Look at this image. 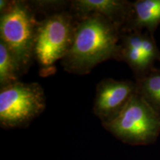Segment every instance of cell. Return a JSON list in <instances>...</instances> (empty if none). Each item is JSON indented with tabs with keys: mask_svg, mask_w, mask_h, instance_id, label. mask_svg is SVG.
<instances>
[{
	"mask_svg": "<svg viewBox=\"0 0 160 160\" xmlns=\"http://www.w3.org/2000/svg\"><path fill=\"white\" fill-rule=\"evenodd\" d=\"M103 126L126 142L146 144L160 133V116L136 93L120 114Z\"/></svg>",
	"mask_w": 160,
	"mask_h": 160,
	"instance_id": "obj_5",
	"label": "cell"
},
{
	"mask_svg": "<svg viewBox=\"0 0 160 160\" xmlns=\"http://www.w3.org/2000/svg\"><path fill=\"white\" fill-rule=\"evenodd\" d=\"M142 50L146 59L151 65L153 66L156 60H160V51L153 34L148 31L142 33Z\"/></svg>",
	"mask_w": 160,
	"mask_h": 160,
	"instance_id": "obj_12",
	"label": "cell"
},
{
	"mask_svg": "<svg viewBox=\"0 0 160 160\" xmlns=\"http://www.w3.org/2000/svg\"><path fill=\"white\" fill-rule=\"evenodd\" d=\"M22 74L11 51L0 41V88L19 81Z\"/></svg>",
	"mask_w": 160,
	"mask_h": 160,
	"instance_id": "obj_11",
	"label": "cell"
},
{
	"mask_svg": "<svg viewBox=\"0 0 160 160\" xmlns=\"http://www.w3.org/2000/svg\"><path fill=\"white\" fill-rule=\"evenodd\" d=\"M135 82L137 93L160 116V70H152Z\"/></svg>",
	"mask_w": 160,
	"mask_h": 160,
	"instance_id": "obj_10",
	"label": "cell"
},
{
	"mask_svg": "<svg viewBox=\"0 0 160 160\" xmlns=\"http://www.w3.org/2000/svg\"><path fill=\"white\" fill-rule=\"evenodd\" d=\"M142 31H123L121 32L118 61L124 62L134 73L136 79L147 74L153 66L148 63L142 50Z\"/></svg>",
	"mask_w": 160,
	"mask_h": 160,
	"instance_id": "obj_8",
	"label": "cell"
},
{
	"mask_svg": "<svg viewBox=\"0 0 160 160\" xmlns=\"http://www.w3.org/2000/svg\"><path fill=\"white\" fill-rule=\"evenodd\" d=\"M76 19L73 43L61 61L65 71L85 75L103 62L118 61L122 32L119 26L98 14Z\"/></svg>",
	"mask_w": 160,
	"mask_h": 160,
	"instance_id": "obj_1",
	"label": "cell"
},
{
	"mask_svg": "<svg viewBox=\"0 0 160 160\" xmlns=\"http://www.w3.org/2000/svg\"><path fill=\"white\" fill-rule=\"evenodd\" d=\"M45 96L37 82L18 81L0 88V124L4 128L27 125L45 109Z\"/></svg>",
	"mask_w": 160,
	"mask_h": 160,
	"instance_id": "obj_4",
	"label": "cell"
},
{
	"mask_svg": "<svg viewBox=\"0 0 160 160\" xmlns=\"http://www.w3.org/2000/svg\"><path fill=\"white\" fill-rule=\"evenodd\" d=\"M132 2L126 0H74L71 1L69 11L76 19L98 14L111 20L122 30L128 23Z\"/></svg>",
	"mask_w": 160,
	"mask_h": 160,
	"instance_id": "obj_7",
	"label": "cell"
},
{
	"mask_svg": "<svg viewBox=\"0 0 160 160\" xmlns=\"http://www.w3.org/2000/svg\"><path fill=\"white\" fill-rule=\"evenodd\" d=\"M10 3H11V1H8V0H1L0 1V14L4 13L8 8Z\"/></svg>",
	"mask_w": 160,
	"mask_h": 160,
	"instance_id": "obj_13",
	"label": "cell"
},
{
	"mask_svg": "<svg viewBox=\"0 0 160 160\" xmlns=\"http://www.w3.org/2000/svg\"><path fill=\"white\" fill-rule=\"evenodd\" d=\"M77 19L68 11L47 15L38 23L34 45V59L39 74L47 77L57 71L55 64L62 60L73 43Z\"/></svg>",
	"mask_w": 160,
	"mask_h": 160,
	"instance_id": "obj_3",
	"label": "cell"
},
{
	"mask_svg": "<svg viewBox=\"0 0 160 160\" xmlns=\"http://www.w3.org/2000/svg\"><path fill=\"white\" fill-rule=\"evenodd\" d=\"M160 24V0H137L132 2L129 22L123 31H142L153 34Z\"/></svg>",
	"mask_w": 160,
	"mask_h": 160,
	"instance_id": "obj_9",
	"label": "cell"
},
{
	"mask_svg": "<svg viewBox=\"0 0 160 160\" xmlns=\"http://www.w3.org/2000/svg\"><path fill=\"white\" fill-rule=\"evenodd\" d=\"M137 93L136 82L111 78L100 81L96 88L93 113L102 125L116 119Z\"/></svg>",
	"mask_w": 160,
	"mask_h": 160,
	"instance_id": "obj_6",
	"label": "cell"
},
{
	"mask_svg": "<svg viewBox=\"0 0 160 160\" xmlns=\"http://www.w3.org/2000/svg\"><path fill=\"white\" fill-rule=\"evenodd\" d=\"M39 21L29 2L15 0L0 15V41L11 51L22 76L34 59L36 33Z\"/></svg>",
	"mask_w": 160,
	"mask_h": 160,
	"instance_id": "obj_2",
	"label": "cell"
}]
</instances>
